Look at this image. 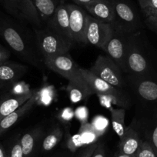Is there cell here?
Instances as JSON below:
<instances>
[{
  "label": "cell",
  "mask_w": 157,
  "mask_h": 157,
  "mask_svg": "<svg viewBox=\"0 0 157 157\" xmlns=\"http://www.w3.org/2000/svg\"><path fill=\"white\" fill-rule=\"evenodd\" d=\"M140 9L145 17L157 12V0H138Z\"/></svg>",
  "instance_id": "cell-26"
},
{
  "label": "cell",
  "mask_w": 157,
  "mask_h": 157,
  "mask_svg": "<svg viewBox=\"0 0 157 157\" xmlns=\"http://www.w3.org/2000/svg\"><path fill=\"white\" fill-rule=\"evenodd\" d=\"M72 2H74V3L76 4V5L82 7L83 8L85 6L88 5V4L91 3V2H95L96 0H72Z\"/></svg>",
  "instance_id": "cell-34"
},
{
  "label": "cell",
  "mask_w": 157,
  "mask_h": 157,
  "mask_svg": "<svg viewBox=\"0 0 157 157\" xmlns=\"http://www.w3.org/2000/svg\"><path fill=\"white\" fill-rule=\"evenodd\" d=\"M134 157H137V156H136V155H135V156H134Z\"/></svg>",
  "instance_id": "cell-39"
},
{
  "label": "cell",
  "mask_w": 157,
  "mask_h": 157,
  "mask_svg": "<svg viewBox=\"0 0 157 157\" xmlns=\"http://www.w3.org/2000/svg\"><path fill=\"white\" fill-rule=\"evenodd\" d=\"M38 46L43 59L69 52L73 43L48 26L34 29Z\"/></svg>",
  "instance_id": "cell-5"
},
{
  "label": "cell",
  "mask_w": 157,
  "mask_h": 157,
  "mask_svg": "<svg viewBox=\"0 0 157 157\" xmlns=\"http://www.w3.org/2000/svg\"><path fill=\"white\" fill-rule=\"evenodd\" d=\"M137 157H157L153 149L146 140H143L136 154Z\"/></svg>",
  "instance_id": "cell-27"
},
{
  "label": "cell",
  "mask_w": 157,
  "mask_h": 157,
  "mask_svg": "<svg viewBox=\"0 0 157 157\" xmlns=\"http://www.w3.org/2000/svg\"><path fill=\"white\" fill-rule=\"evenodd\" d=\"M140 134L149 143L157 156V113L146 115L136 111V116L132 123Z\"/></svg>",
  "instance_id": "cell-10"
},
{
  "label": "cell",
  "mask_w": 157,
  "mask_h": 157,
  "mask_svg": "<svg viewBox=\"0 0 157 157\" xmlns=\"http://www.w3.org/2000/svg\"><path fill=\"white\" fill-rule=\"evenodd\" d=\"M46 25L55 30L68 40L72 42L69 27V12L66 4L63 3V2L59 4L53 16L46 24Z\"/></svg>",
  "instance_id": "cell-15"
},
{
  "label": "cell",
  "mask_w": 157,
  "mask_h": 157,
  "mask_svg": "<svg viewBox=\"0 0 157 157\" xmlns=\"http://www.w3.org/2000/svg\"><path fill=\"white\" fill-rule=\"evenodd\" d=\"M0 157H8L5 146L0 143Z\"/></svg>",
  "instance_id": "cell-36"
},
{
  "label": "cell",
  "mask_w": 157,
  "mask_h": 157,
  "mask_svg": "<svg viewBox=\"0 0 157 157\" xmlns=\"http://www.w3.org/2000/svg\"><path fill=\"white\" fill-rule=\"evenodd\" d=\"M96 146H97V142L86 145L84 147L81 148L79 150L74 152V157H92Z\"/></svg>",
  "instance_id": "cell-29"
},
{
  "label": "cell",
  "mask_w": 157,
  "mask_h": 157,
  "mask_svg": "<svg viewBox=\"0 0 157 157\" xmlns=\"http://www.w3.org/2000/svg\"><path fill=\"white\" fill-rule=\"evenodd\" d=\"M111 116V123L113 130L121 138L126 130L125 126V116H126V109L123 108H111L109 110Z\"/></svg>",
  "instance_id": "cell-23"
},
{
  "label": "cell",
  "mask_w": 157,
  "mask_h": 157,
  "mask_svg": "<svg viewBox=\"0 0 157 157\" xmlns=\"http://www.w3.org/2000/svg\"><path fill=\"white\" fill-rule=\"evenodd\" d=\"M35 93V91H29L21 94L13 95L2 99L0 102V121L4 117L23 105L33 96Z\"/></svg>",
  "instance_id": "cell-19"
},
{
  "label": "cell",
  "mask_w": 157,
  "mask_h": 157,
  "mask_svg": "<svg viewBox=\"0 0 157 157\" xmlns=\"http://www.w3.org/2000/svg\"></svg>",
  "instance_id": "cell-40"
},
{
  "label": "cell",
  "mask_w": 157,
  "mask_h": 157,
  "mask_svg": "<svg viewBox=\"0 0 157 157\" xmlns=\"http://www.w3.org/2000/svg\"><path fill=\"white\" fill-rule=\"evenodd\" d=\"M143 140L138 130L132 123H130V125L126 128L123 136L120 138L119 152L134 156L136 154Z\"/></svg>",
  "instance_id": "cell-16"
},
{
  "label": "cell",
  "mask_w": 157,
  "mask_h": 157,
  "mask_svg": "<svg viewBox=\"0 0 157 157\" xmlns=\"http://www.w3.org/2000/svg\"><path fill=\"white\" fill-rule=\"evenodd\" d=\"M87 113L86 109L84 108V107H80V108L77 109L76 116L78 117V119H79V120L82 121V123H86V120H85V117L82 116L84 113Z\"/></svg>",
  "instance_id": "cell-33"
},
{
  "label": "cell",
  "mask_w": 157,
  "mask_h": 157,
  "mask_svg": "<svg viewBox=\"0 0 157 157\" xmlns=\"http://www.w3.org/2000/svg\"><path fill=\"white\" fill-rule=\"evenodd\" d=\"M146 22L150 28L157 31V12L146 17Z\"/></svg>",
  "instance_id": "cell-31"
},
{
  "label": "cell",
  "mask_w": 157,
  "mask_h": 157,
  "mask_svg": "<svg viewBox=\"0 0 157 157\" xmlns=\"http://www.w3.org/2000/svg\"><path fill=\"white\" fill-rule=\"evenodd\" d=\"M114 16L111 22L113 29L124 35L140 32L142 22L138 12L128 0H112Z\"/></svg>",
  "instance_id": "cell-4"
},
{
  "label": "cell",
  "mask_w": 157,
  "mask_h": 157,
  "mask_svg": "<svg viewBox=\"0 0 157 157\" xmlns=\"http://www.w3.org/2000/svg\"><path fill=\"white\" fill-rule=\"evenodd\" d=\"M91 124L97 133L98 136H99L104 133L105 130L108 127V120L102 116H96Z\"/></svg>",
  "instance_id": "cell-28"
},
{
  "label": "cell",
  "mask_w": 157,
  "mask_h": 157,
  "mask_svg": "<svg viewBox=\"0 0 157 157\" xmlns=\"http://www.w3.org/2000/svg\"><path fill=\"white\" fill-rule=\"evenodd\" d=\"M8 157H25L20 143V135L12 137L6 146Z\"/></svg>",
  "instance_id": "cell-24"
},
{
  "label": "cell",
  "mask_w": 157,
  "mask_h": 157,
  "mask_svg": "<svg viewBox=\"0 0 157 157\" xmlns=\"http://www.w3.org/2000/svg\"><path fill=\"white\" fill-rule=\"evenodd\" d=\"M135 156V155H134ZM134 156H132V155H126V154H123V153H121V152H118L117 153H116V155H115V157H134Z\"/></svg>",
  "instance_id": "cell-37"
},
{
  "label": "cell",
  "mask_w": 157,
  "mask_h": 157,
  "mask_svg": "<svg viewBox=\"0 0 157 157\" xmlns=\"http://www.w3.org/2000/svg\"><path fill=\"white\" fill-rule=\"evenodd\" d=\"M67 90L69 91L71 101L74 103L86 100L93 94L84 78L77 80L69 81Z\"/></svg>",
  "instance_id": "cell-20"
},
{
  "label": "cell",
  "mask_w": 157,
  "mask_h": 157,
  "mask_svg": "<svg viewBox=\"0 0 157 157\" xmlns=\"http://www.w3.org/2000/svg\"><path fill=\"white\" fill-rule=\"evenodd\" d=\"M64 131L59 125H55L47 132H45L39 146V153H47L54 149L63 139Z\"/></svg>",
  "instance_id": "cell-21"
},
{
  "label": "cell",
  "mask_w": 157,
  "mask_h": 157,
  "mask_svg": "<svg viewBox=\"0 0 157 157\" xmlns=\"http://www.w3.org/2000/svg\"><path fill=\"white\" fill-rule=\"evenodd\" d=\"M43 23H47L53 16L60 0H31Z\"/></svg>",
  "instance_id": "cell-22"
},
{
  "label": "cell",
  "mask_w": 157,
  "mask_h": 157,
  "mask_svg": "<svg viewBox=\"0 0 157 157\" xmlns=\"http://www.w3.org/2000/svg\"><path fill=\"white\" fill-rule=\"evenodd\" d=\"M0 2L19 21L29 22L35 29L43 27V22L31 0H0Z\"/></svg>",
  "instance_id": "cell-7"
},
{
  "label": "cell",
  "mask_w": 157,
  "mask_h": 157,
  "mask_svg": "<svg viewBox=\"0 0 157 157\" xmlns=\"http://www.w3.org/2000/svg\"><path fill=\"white\" fill-rule=\"evenodd\" d=\"M59 157H74V152H58Z\"/></svg>",
  "instance_id": "cell-35"
},
{
  "label": "cell",
  "mask_w": 157,
  "mask_h": 157,
  "mask_svg": "<svg viewBox=\"0 0 157 157\" xmlns=\"http://www.w3.org/2000/svg\"><path fill=\"white\" fill-rule=\"evenodd\" d=\"M10 57V52L3 46L0 44V63L7 61Z\"/></svg>",
  "instance_id": "cell-32"
},
{
  "label": "cell",
  "mask_w": 157,
  "mask_h": 157,
  "mask_svg": "<svg viewBox=\"0 0 157 157\" xmlns=\"http://www.w3.org/2000/svg\"><path fill=\"white\" fill-rule=\"evenodd\" d=\"M69 16V27L72 42L85 44V33L88 14L76 4H66Z\"/></svg>",
  "instance_id": "cell-11"
},
{
  "label": "cell",
  "mask_w": 157,
  "mask_h": 157,
  "mask_svg": "<svg viewBox=\"0 0 157 157\" xmlns=\"http://www.w3.org/2000/svg\"><path fill=\"white\" fill-rule=\"evenodd\" d=\"M46 67L59 74L68 81L82 78L80 67L72 59L69 52L55 56L48 57L43 59Z\"/></svg>",
  "instance_id": "cell-8"
},
{
  "label": "cell",
  "mask_w": 157,
  "mask_h": 157,
  "mask_svg": "<svg viewBox=\"0 0 157 157\" xmlns=\"http://www.w3.org/2000/svg\"><path fill=\"white\" fill-rule=\"evenodd\" d=\"M80 72L93 94H97L99 96L110 99L113 104L120 108L126 109L131 108L132 105V98L127 90L116 88L110 85L103 79L92 73L90 69L80 67Z\"/></svg>",
  "instance_id": "cell-3"
},
{
  "label": "cell",
  "mask_w": 157,
  "mask_h": 157,
  "mask_svg": "<svg viewBox=\"0 0 157 157\" xmlns=\"http://www.w3.org/2000/svg\"><path fill=\"white\" fill-rule=\"evenodd\" d=\"M113 28L111 23L102 22L90 15L87 16L85 44L102 49L111 36Z\"/></svg>",
  "instance_id": "cell-9"
},
{
  "label": "cell",
  "mask_w": 157,
  "mask_h": 157,
  "mask_svg": "<svg viewBox=\"0 0 157 157\" xmlns=\"http://www.w3.org/2000/svg\"><path fill=\"white\" fill-rule=\"evenodd\" d=\"M151 63L144 49L140 32L128 35L123 73L151 76Z\"/></svg>",
  "instance_id": "cell-2"
},
{
  "label": "cell",
  "mask_w": 157,
  "mask_h": 157,
  "mask_svg": "<svg viewBox=\"0 0 157 157\" xmlns=\"http://www.w3.org/2000/svg\"><path fill=\"white\" fill-rule=\"evenodd\" d=\"M51 157H59L58 152H57V153H56V154H54V155H52V156H51Z\"/></svg>",
  "instance_id": "cell-38"
},
{
  "label": "cell",
  "mask_w": 157,
  "mask_h": 157,
  "mask_svg": "<svg viewBox=\"0 0 157 157\" xmlns=\"http://www.w3.org/2000/svg\"><path fill=\"white\" fill-rule=\"evenodd\" d=\"M26 65L7 61L0 63V89H7L19 82L27 73Z\"/></svg>",
  "instance_id": "cell-13"
},
{
  "label": "cell",
  "mask_w": 157,
  "mask_h": 157,
  "mask_svg": "<svg viewBox=\"0 0 157 157\" xmlns=\"http://www.w3.org/2000/svg\"><path fill=\"white\" fill-rule=\"evenodd\" d=\"M45 132L43 126L36 127L20 135V143L25 157H35L39 153V149Z\"/></svg>",
  "instance_id": "cell-14"
},
{
  "label": "cell",
  "mask_w": 157,
  "mask_h": 157,
  "mask_svg": "<svg viewBox=\"0 0 157 157\" xmlns=\"http://www.w3.org/2000/svg\"><path fill=\"white\" fill-rule=\"evenodd\" d=\"M127 36V35L113 29L111 36L102 48L107 56L122 69L123 72L126 53Z\"/></svg>",
  "instance_id": "cell-12"
},
{
  "label": "cell",
  "mask_w": 157,
  "mask_h": 157,
  "mask_svg": "<svg viewBox=\"0 0 157 157\" xmlns=\"http://www.w3.org/2000/svg\"><path fill=\"white\" fill-rule=\"evenodd\" d=\"M0 36L21 60L40 70L44 69L35 31L29 30L23 22L0 16Z\"/></svg>",
  "instance_id": "cell-1"
},
{
  "label": "cell",
  "mask_w": 157,
  "mask_h": 157,
  "mask_svg": "<svg viewBox=\"0 0 157 157\" xmlns=\"http://www.w3.org/2000/svg\"><path fill=\"white\" fill-rule=\"evenodd\" d=\"M37 93H35L33 96L27 102H25L23 105H21L19 108L10 113V115L4 117L0 121V134H2L7 129H10L13 125L16 124L22 118H23L29 112L31 111L32 109L37 102Z\"/></svg>",
  "instance_id": "cell-17"
},
{
  "label": "cell",
  "mask_w": 157,
  "mask_h": 157,
  "mask_svg": "<svg viewBox=\"0 0 157 157\" xmlns=\"http://www.w3.org/2000/svg\"><path fill=\"white\" fill-rule=\"evenodd\" d=\"M90 71L110 85L126 90L125 74L113 60L108 56L99 55Z\"/></svg>",
  "instance_id": "cell-6"
},
{
  "label": "cell",
  "mask_w": 157,
  "mask_h": 157,
  "mask_svg": "<svg viewBox=\"0 0 157 157\" xmlns=\"http://www.w3.org/2000/svg\"><path fill=\"white\" fill-rule=\"evenodd\" d=\"M79 134H80L79 136L82 137V140L85 142H87L89 144L97 142L96 140H97L99 137L92 124L87 123H82V126L79 129Z\"/></svg>",
  "instance_id": "cell-25"
},
{
  "label": "cell",
  "mask_w": 157,
  "mask_h": 157,
  "mask_svg": "<svg viewBox=\"0 0 157 157\" xmlns=\"http://www.w3.org/2000/svg\"><path fill=\"white\" fill-rule=\"evenodd\" d=\"M90 16L99 20L111 23L114 16L112 0H96L83 7Z\"/></svg>",
  "instance_id": "cell-18"
},
{
  "label": "cell",
  "mask_w": 157,
  "mask_h": 157,
  "mask_svg": "<svg viewBox=\"0 0 157 157\" xmlns=\"http://www.w3.org/2000/svg\"><path fill=\"white\" fill-rule=\"evenodd\" d=\"M92 157H106L104 144L102 142H97V146L93 152Z\"/></svg>",
  "instance_id": "cell-30"
}]
</instances>
